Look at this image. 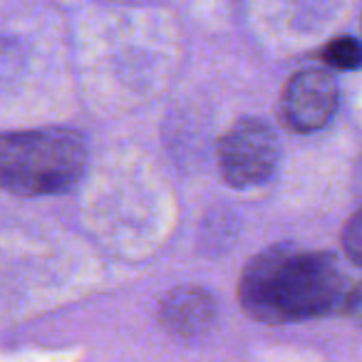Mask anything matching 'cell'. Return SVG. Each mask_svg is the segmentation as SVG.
<instances>
[{"label": "cell", "instance_id": "6da1fadb", "mask_svg": "<svg viewBox=\"0 0 362 362\" xmlns=\"http://www.w3.org/2000/svg\"><path fill=\"white\" fill-rule=\"evenodd\" d=\"M350 283L332 253L271 246L253 256L238 278L241 308L258 322L315 320L345 313Z\"/></svg>", "mask_w": 362, "mask_h": 362}, {"label": "cell", "instance_id": "7a4b0ae2", "mask_svg": "<svg viewBox=\"0 0 362 362\" xmlns=\"http://www.w3.org/2000/svg\"><path fill=\"white\" fill-rule=\"evenodd\" d=\"M87 144L65 127L0 134V189L13 197L35 199L65 194L82 179Z\"/></svg>", "mask_w": 362, "mask_h": 362}, {"label": "cell", "instance_id": "3957f363", "mask_svg": "<svg viewBox=\"0 0 362 362\" xmlns=\"http://www.w3.org/2000/svg\"><path fill=\"white\" fill-rule=\"evenodd\" d=\"M216 154L218 169L228 187L248 189L271 179L281 159V146L276 132L266 122L246 117L228 127L218 141Z\"/></svg>", "mask_w": 362, "mask_h": 362}, {"label": "cell", "instance_id": "277c9868", "mask_svg": "<svg viewBox=\"0 0 362 362\" xmlns=\"http://www.w3.org/2000/svg\"><path fill=\"white\" fill-rule=\"evenodd\" d=\"M340 105V90L330 70L308 67L286 82L281 95V119L291 132L310 134L330 124Z\"/></svg>", "mask_w": 362, "mask_h": 362}, {"label": "cell", "instance_id": "5b68a950", "mask_svg": "<svg viewBox=\"0 0 362 362\" xmlns=\"http://www.w3.org/2000/svg\"><path fill=\"white\" fill-rule=\"evenodd\" d=\"M216 315V303L209 291L197 286H184L171 291L161 300L159 320L169 332L179 337H197L209 330Z\"/></svg>", "mask_w": 362, "mask_h": 362}, {"label": "cell", "instance_id": "8992f818", "mask_svg": "<svg viewBox=\"0 0 362 362\" xmlns=\"http://www.w3.org/2000/svg\"><path fill=\"white\" fill-rule=\"evenodd\" d=\"M320 60L325 67L340 72H352L362 67V40L352 35H340L330 40L320 52Z\"/></svg>", "mask_w": 362, "mask_h": 362}, {"label": "cell", "instance_id": "52a82bcc", "mask_svg": "<svg viewBox=\"0 0 362 362\" xmlns=\"http://www.w3.org/2000/svg\"><path fill=\"white\" fill-rule=\"evenodd\" d=\"M342 248L352 263L362 266V206L342 226Z\"/></svg>", "mask_w": 362, "mask_h": 362}, {"label": "cell", "instance_id": "ba28073f", "mask_svg": "<svg viewBox=\"0 0 362 362\" xmlns=\"http://www.w3.org/2000/svg\"><path fill=\"white\" fill-rule=\"evenodd\" d=\"M345 315H350L352 320L362 327V281H357L355 286H350L347 303H345Z\"/></svg>", "mask_w": 362, "mask_h": 362}, {"label": "cell", "instance_id": "9c48e42d", "mask_svg": "<svg viewBox=\"0 0 362 362\" xmlns=\"http://www.w3.org/2000/svg\"><path fill=\"white\" fill-rule=\"evenodd\" d=\"M357 187H360V192H362V164H360V169H357Z\"/></svg>", "mask_w": 362, "mask_h": 362}]
</instances>
